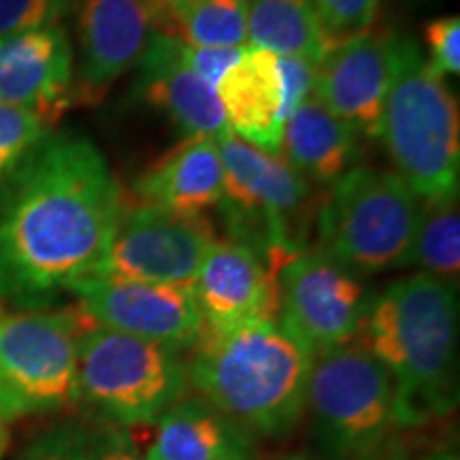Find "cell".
Wrapping results in <instances>:
<instances>
[{
	"label": "cell",
	"mask_w": 460,
	"mask_h": 460,
	"mask_svg": "<svg viewBox=\"0 0 460 460\" xmlns=\"http://www.w3.org/2000/svg\"><path fill=\"white\" fill-rule=\"evenodd\" d=\"M122 205L94 143L48 137L0 200V292L45 296L96 275Z\"/></svg>",
	"instance_id": "cell-1"
},
{
	"label": "cell",
	"mask_w": 460,
	"mask_h": 460,
	"mask_svg": "<svg viewBox=\"0 0 460 460\" xmlns=\"http://www.w3.org/2000/svg\"><path fill=\"white\" fill-rule=\"evenodd\" d=\"M358 341L394 382L399 429H416L456 405V286L416 273L369 305Z\"/></svg>",
	"instance_id": "cell-2"
},
{
	"label": "cell",
	"mask_w": 460,
	"mask_h": 460,
	"mask_svg": "<svg viewBox=\"0 0 460 460\" xmlns=\"http://www.w3.org/2000/svg\"><path fill=\"white\" fill-rule=\"evenodd\" d=\"M188 360V386L252 437H281L307 402L314 352L279 320L203 329Z\"/></svg>",
	"instance_id": "cell-3"
},
{
	"label": "cell",
	"mask_w": 460,
	"mask_h": 460,
	"mask_svg": "<svg viewBox=\"0 0 460 460\" xmlns=\"http://www.w3.org/2000/svg\"><path fill=\"white\" fill-rule=\"evenodd\" d=\"M379 137L394 172L420 203L458 200V101L427 62L420 45L396 34L393 79L382 111Z\"/></svg>",
	"instance_id": "cell-4"
},
{
	"label": "cell",
	"mask_w": 460,
	"mask_h": 460,
	"mask_svg": "<svg viewBox=\"0 0 460 460\" xmlns=\"http://www.w3.org/2000/svg\"><path fill=\"white\" fill-rule=\"evenodd\" d=\"M420 200L394 171L354 166L318 209L320 250L356 275L410 267Z\"/></svg>",
	"instance_id": "cell-5"
},
{
	"label": "cell",
	"mask_w": 460,
	"mask_h": 460,
	"mask_svg": "<svg viewBox=\"0 0 460 460\" xmlns=\"http://www.w3.org/2000/svg\"><path fill=\"white\" fill-rule=\"evenodd\" d=\"M186 388L188 360L180 349L101 326L79 337V401L111 427L156 424Z\"/></svg>",
	"instance_id": "cell-6"
},
{
	"label": "cell",
	"mask_w": 460,
	"mask_h": 460,
	"mask_svg": "<svg viewBox=\"0 0 460 460\" xmlns=\"http://www.w3.org/2000/svg\"><path fill=\"white\" fill-rule=\"evenodd\" d=\"M305 410L337 460H379L399 429L393 377L358 339L315 356Z\"/></svg>",
	"instance_id": "cell-7"
},
{
	"label": "cell",
	"mask_w": 460,
	"mask_h": 460,
	"mask_svg": "<svg viewBox=\"0 0 460 460\" xmlns=\"http://www.w3.org/2000/svg\"><path fill=\"white\" fill-rule=\"evenodd\" d=\"M94 326L82 309L0 318V420L48 416L79 402L77 349Z\"/></svg>",
	"instance_id": "cell-8"
},
{
	"label": "cell",
	"mask_w": 460,
	"mask_h": 460,
	"mask_svg": "<svg viewBox=\"0 0 460 460\" xmlns=\"http://www.w3.org/2000/svg\"><path fill=\"white\" fill-rule=\"evenodd\" d=\"M279 324L314 356L358 339L373 301L360 275L320 250H303L278 273Z\"/></svg>",
	"instance_id": "cell-9"
},
{
	"label": "cell",
	"mask_w": 460,
	"mask_h": 460,
	"mask_svg": "<svg viewBox=\"0 0 460 460\" xmlns=\"http://www.w3.org/2000/svg\"><path fill=\"white\" fill-rule=\"evenodd\" d=\"M207 216H183L156 205H122L96 275L166 286H192L214 243Z\"/></svg>",
	"instance_id": "cell-10"
},
{
	"label": "cell",
	"mask_w": 460,
	"mask_h": 460,
	"mask_svg": "<svg viewBox=\"0 0 460 460\" xmlns=\"http://www.w3.org/2000/svg\"><path fill=\"white\" fill-rule=\"evenodd\" d=\"M79 309L101 329L169 345L183 352L203 332L190 286L147 284L92 275L71 288Z\"/></svg>",
	"instance_id": "cell-11"
},
{
	"label": "cell",
	"mask_w": 460,
	"mask_h": 460,
	"mask_svg": "<svg viewBox=\"0 0 460 460\" xmlns=\"http://www.w3.org/2000/svg\"><path fill=\"white\" fill-rule=\"evenodd\" d=\"M279 269L234 239H216L192 281L203 329L228 331L279 315Z\"/></svg>",
	"instance_id": "cell-12"
},
{
	"label": "cell",
	"mask_w": 460,
	"mask_h": 460,
	"mask_svg": "<svg viewBox=\"0 0 460 460\" xmlns=\"http://www.w3.org/2000/svg\"><path fill=\"white\" fill-rule=\"evenodd\" d=\"M396 34L369 31L322 56L314 96L358 135L379 137L382 111L393 79Z\"/></svg>",
	"instance_id": "cell-13"
},
{
	"label": "cell",
	"mask_w": 460,
	"mask_h": 460,
	"mask_svg": "<svg viewBox=\"0 0 460 460\" xmlns=\"http://www.w3.org/2000/svg\"><path fill=\"white\" fill-rule=\"evenodd\" d=\"M71 85L73 48L62 26L0 39V102L51 122L65 109Z\"/></svg>",
	"instance_id": "cell-14"
},
{
	"label": "cell",
	"mask_w": 460,
	"mask_h": 460,
	"mask_svg": "<svg viewBox=\"0 0 460 460\" xmlns=\"http://www.w3.org/2000/svg\"><path fill=\"white\" fill-rule=\"evenodd\" d=\"M154 26L147 0L79 3V79L88 94L105 90L141 62Z\"/></svg>",
	"instance_id": "cell-15"
},
{
	"label": "cell",
	"mask_w": 460,
	"mask_h": 460,
	"mask_svg": "<svg viewBox=\"0 0 460 460\" xmlns=\"http://www.w3.org/2000/svg\"><path fill=\"white\" fill-rule=\"evenodd\" d=\"M137 66L143 101L160 109L183 135L216 141L226 135L217 92L192 71L180 41L156 32Z\"/></svg>",
	"instance_id": "cell-16"
},
{
	"label": "cell",
	"mask_w": 460,
	"mask_h": 460,
	"mask_svg": "<svg viewBox=\"0 0 460 460\" xmlns=\"http://www.w3.org/2000/svg\"><path fill=\"white\" fill-rule=\"evenodd\" d=\"M230 132L262 152L279 156L288 119L278 54L247 48L216 85Z\"/></svg>",
	"instance_id": "cell-17"
},
{
	"label": "cell",
	"mask_w": 460,
	"mask_h": 460,
	"mask_svg": "<svg viewBox=\"0 0 460 460\" xmlns=\"http://www.w3.org/2000/svg\"><path fill=\"white\" fill-rule=\"evenodd\" d=\"M139 203L183 216H205L222 205L224 172L217 141L183 137L181 143L143 171L135 181Z\"/></svg>",
	"instance_id": "cell-18"
},
{
	"label": "cell",
	"mask_w": 460,
	"mask_h": 460,
	"mask_svg": "<svg viewBox=\"0 0 460 460\" xmlns=\"http://www.w3.org/2000/svg\"><path fill=\"white\" fill-rule=\"evenodd\" d=\"M254 441L199 396L180 399L156 420L143 460H252Z\"/></svg>",
	"instance_id": "cell-19"
},
{
	"label": "cell",
	"mask_w": 460,
	"mask_h": 460,
	"mask_svg": "<svg viewBox=\"0 0 460 460\" xmlns=\"http://www.w3.org/2000/svg\"><path fill=\"white\" fill-rule=\"evenodd\" d=\"M358 132L309 96L284 124L279 156L303 180L335 183L358 156Z\"/></svg>",
	"instance_id": "cell-20"
},
{
	"label": "cell",
	"mask_w": 460,
	"mask_h": 460,
	"mask_svg": "<svg viewBox=\"0 0 460 460\" xmlns=\"http://www.w3.org/2000/svg\"><path fill=\"white\" fill-rule=\"evenodd\" d=\"M247 48L318 65L331 43L315 0H247Z\"/></svg>",
	"instance_id": "cell-21"
},
{
	"label": "cell",
	"mask_w": 460,
	"mask_h": 460,
	"mask_svg": "<svg viewBox=\"0 0 460 460\" xmlns=\"http://www.w3.org/2000/svg\"><path fill=\"white\" fill-rule=\"evenodd\" d=\"M156 32L188 48H247V0H147Z\"/></svg>",
	"instance_id": "cell-22"
},
{
	"label": "cell",
	"mask_w": 460,
	"mask_h": 460,
	"mask_svg": "<svg viewBox=\"0 0 460 460\" xmlns=\"http://www.w3.org/2000/svg\"><path fill=\"white\" fill-rule=\"evenodd\" d=\"M410 264L446 284L456 286L460 273L458 200L420 203V222Z\"/></svg>",
	"instance_id": "cell-23"
},
{
	"label": "cell",
	"mask_w": 460,
	"mask_h": 460,
	"mask_svg": "<svg viewBox=\"0 0 460 460\" xmlns=\"http://www.w3.org/2000/svg\"><path fill=\"white\" fill-rule=\"evenodd\" d=\"M49 124L31 109L0 102V183L11 180L15 171L43 146Z\"/></svg>",
	"instance_id": "cell-24"
},
{
	"label": "cell",
	"mask_w": 460,
	"mask_h": 460,
	"mask_svg": "<svg viewBox=\"0 0 460 460\" xmlns=\"http://www.w3.org/2000/svg\"><path fill=\"white\" fill-rule=\"evenodd\" d=\"M20 460H99L94 433L77 422L56 424L31 439Z\"/></svg>",
	"instance_id": "cell-25"
},
{
	"label": "cell",
	"mask_w": 460,
	"mask_h": 460,
	"mask_svg": "<svg viewBox=\"0 0 460 460\" xmlns=\"http://www.w3.org/2000/svg\"><path fill=\"white\" fill-rule=\"evenodd\" d=\"M331 48L373 31L379 0H315Z\"/></svg>",
	"instance_id": "cell-26"
},
{
	"label": "cell",
	"mask_w": 460,
	"mask_h": 460,
	"mask_svg": "<svg viewBox=\"0 0 460 460\" xmlns=\"http://www.w3.org/2000/svg\"><path fill=\"white\" fill-rule=\"evenodd\" d=\"M68 0H0V39L58 26Z\"/></svg>",
	"instance_id": "cell-27"
},
{
	"label": "cell",
	"mask_w": 460,
	"mask_h": 460,
	"mask_svg": "<svg viewBox=\"0 0 460 460\" xmlns=\"http://www.w3.org/2000/svg\"><path fill=\"white\" fill-rule=\"evenodd\" d=\"M427 62L441 77H456L460 73V17L446 15L430 20L424 28Z\"/></svg>",
	"instance_id": "cell-28"
},
{
	"label": "cell",
	"mask_w": 460,
	"mask_h": 460,
	"mask_svg": "<svg viewBox=\"0 0 460 460\" xmlns=\"http://www.w3.org/2000/svg\"><path fill=\"white\" fill-rule=\"evenodd\" d=\"M278 66L284 85L286 111L290 118L292 111H296L309 96H314L315 62L296 56H278Z\"/></svg>",
	"instance_id": "cell-29"
},
{
	"label": "cell",
	"mask_w": 460,
	"mask_h": 460,
	"mask_svg": "<svg viewBox=\"0 0 460 460\" xmlns=\"http://www.w3.org/2000/svg\"><path fill=\"white\" fill-rule=\"evenodd\" d=\"M245 49L247 48H188L183 45V56L192 71L216 88L224 75L241 60Z\"/></svg>",
	"instance_id": "cell-30"
},
{
	"label": "cell",
	"mask_w": 460,
	"mask_h": 460,
	"mask_svg": "<svg viewBox=\"0 0 460 460\" xmlns=\"http://www.w3.org/2000/svg\"><path fill=\"white\" fill-rule=\"evenodd\" d=\"M96 458L99 460H143L132 439L122 429H105L94 435Z\"/></svg>",
	"instance_id": "cell-31"
},
{
	"label": "cell",
	"mask_w": 460,
	"mask_h": 460,
	"mask_svg": "<svg viewBox=\"0 0 460 460\" xmlns=\"http://www.w3.org/2000/svg\"><path fill=\"white\" fill-rule=\"evenodd\" d=\"M7 441H9L7 427H4V422H3V420H0V458H3L4 450H7Z\"/></svg>",
	"instance_id": "cell-32"
},
{
	"label": "cell",
	"mask_w": 460,
	"mask_h": 460,
	"mask_svg": "<svg viewBox=\"0 0 460 460\" xmlns=\"http://www.w3.org/2000/svg\"><path fill=\"white\" fill-rule=\"evenodd\" d=\"M424 460H458V458L452 456V454H437V456H429Z\"/></svg>",
	"instance_id": "cell-33"
}]
</instances>
